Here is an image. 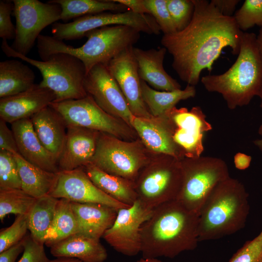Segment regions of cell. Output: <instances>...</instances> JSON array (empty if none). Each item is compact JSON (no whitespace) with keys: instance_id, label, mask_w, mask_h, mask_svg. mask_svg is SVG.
<instances>
[{"instance_id":"6da1fadb","label":"cell","mask_w":262,"mask_h":262,"mask_svg":"<svg viewBox=\"0 0 262 262\" xmlns=\"http://www.w3.org/2000/svg\"><path fill=\"white\" fill-rule=\"evenodd\" d=\"M195 10L183 30L164 34L161 44L172 56V66L180 78L194 86L203 70L211 72L222 49L229 47L238 54L244 32L233 16L223 15L206 0H193Z\"/></svg>"},{"instance_id":"7a4b0ae2","label":"cell","mask_w":262,"mask_h":262,"mask_svg":"<svg viewBox=\"0 0 262 262\" xmlns=\"http://www.w3.org/2000/svg\"><path fill=\"white\" fill-rule=\"evenodd\" d=\"M198 220V214L177 199L154 208L141 228L142 258H173L195 249L199 242Z\"/></svg>"},{"instance_id":"3957f363","label":"cell","mask_w":262,"mask_h":262,"mask_svg":"<svg viewBox=\"0 0 262 262\" xmlns=\"http://www.w3.org/2000/svg\"><path fill=\"white\" fill-rule=\"evenodd\" d=\"M245 185L230 176L218 183L198 213V241L214 240L243 229L249 213Z\"/></svg>"},{"instance_id":"277c9868","label":"cell","mask_w":262,"mask_h":262,"mask_svg":"<svg viewBox=\"0 0 262 262\" xmlns=\"http://www.w3.org/2000/svg\"><path fill=\"white\" fill-rule=\"evenodd\" d=\"M256 36L244 32L240 51L231 67L221 74L201 78L205 89L221 94L230 110L248 105L262 85V58Z\"/></svg>"},{"instance_id":"5b68a950","label":"cell","mask_w":262,"mask_h":262,"mask_svg":"<svg viewBox=\"0 0 262 262\" xmlns=\"http://www.w3.org/2000/svg\"><path fill=\"white\" fill-rule=\"evenodd\" d=\"M140 32L127 25H116L98 28L87 32L82 46L74 48L52 36L40 34L37 40L38 52L42 60L55 53L72 55L83 64L86 74L94 66L109 62L125 49L135 44Z\"/></svg>"},{"instance_id":"8992f818","label":"cell","mask_w":262,"mask_h":262,"mask_svg":"<svg viewBox=\"0 0 262 262\" xmlns=\"http://www.w3.org/2000/svg\"><path fill=\"white\" fill-rule=\"evenodd\" d=\"M1 49L9 57L16 58L36 67L42 76L39 83L55 95L54 102L79 99L87 95L83 86L86 72L83 64L76 57L58 53L45 60H37L20 54L2 40Z\"/></svg>"},{"instance_id":"52a82bcc","label":"cell","mask_w":262,"mask_h":262,"mask_svg":"<svg viewBox=\"0 0 262 262\" xmlns=\"http://www.w3.org/2000/svg\"><path fill=\"white\" fill-rule=\"evenodd\" d=\"M151 153L140 139L126 141L100 132L91 164L108 174L134 182L152 158Z\"/></svg>"},{"instance_id":"ba28073f","label":"cell","mask_w":262,"mask_h":262,"mask_svg":"<svg viewBox=\"0 0 262 262\" xmlns=\"http://www.w3.org/2000/svg\"><path fill=\"white\" fill-rule=\"evenodd\" d=\"M182 179L180 160L164 154L153 156L134 182L138 199L151 209L176 200Z\"/></svg>"},{"instance_id":"9c48e42d","label":"cell","mask_w":262,"mask_h":262,"mask_svg":"<svg viewBox=\"0 0 262 262\" xmlns=\"http://www.w3.org/2000/svg\"><path fill=\"white\" fill-rule=\"evenodd\" d=\"M180 164L182 184L177 200L198 214L213 188L230 177L228 166L223 159L212 156L184 157Z\"/></svg>"},{"instance_id":"30bf717a","label":"cell","mask_w":262,"mask_h":262,"mask_svg":"<svg viewBox=\"0 0 262 262\" xmlns=\"http://www.w3.org/2000/svg\"><path fill=\"white\" fill-rule=\"evenodd\" d=\"M49 105L61 115L67 126L93 130L129 141L135 140L137 135L124 121L102 110L88 94L79 99L53 102Z\"/></svg>"},{"instance_id":"8fae6325","label":"cell","mask_w":262,"mask_h":262,"mask_svg":"<svg viewBox=\"0 0 262 262\" xmlns=\"http://www.w3.org/2000/svg\"><path fill=\"white\" fill-rule=\"evenodd\" d=\"M16 33L11 47L24 56L30 52L46 27L60 20L61 6L49 0H13Z\"/></svg>"},{"instance_id":"7c38bea8","label":"cell","mask_w":262,"mask_h":262,"mask_svg":"<svg viewBox=\"0 0 262 262\" xmlns=\"http://www.w3.org/2000/svg\"><path fill=\"white\" fill-rule=\"evenodd\" d=\"M124 25L140 32L158 34L160 29L150 15H141L128 10L122 12H102L83 16L67 23L57 22L52 25V36L57 39L74 40L85 37L86 33L105 26Z\"/></svg>"},{"instance_id":"4fadbf2b","label":"cell","mask_w":262,"mask_h":262,"mask_svg":"<svg viewBox=\"0 0 262 262\" xmlns=\"http://www.w3.org/2000/svg\"><path fill=\"white\" fill-rule=\"evenodd\" d=\"M152 211L138 199L130 207L118 210L113 225L102 237L118 252L136 255L141 252V228Z\"/></svg>"},{"instance_id":"5bb4252c","label":"cell","mask_w":262,"mask_h":262,"mask_svg":"<svg viewBox=\"0 0 262 262\" xmlns=\"http://www.w3.org/2000/svg\"><path fill=\"white\" fill-rule=\"evenodd\" d=\"M83 86L87 94L102 110L132 128L134 115L106 65L98 64L89 70L84 78Z\"/></svg>"},{"instance_id":"9a60e30c","label":"cell","mask_w":262,"mask_h":262,"mask_svg":"<svg viewBox=\"0 0 262 262\" xmlns=\"http://www.w3.org/2000/svg\"><path fill=\"white\" fill-rule=\"evenodd\" d=\"M165 114L170 121L173 140L185 157L201 156L204 149V134L213 128L201 108L195 106L189 111L174 107Z\"/></svg>"},{"instance_id":"2e32d148","label":"cell","mask_w":262,"mask_h":262,"mask_svg":"<svg viewBox=\"0 0 262 262\" xmlns=\"http://www.w3.org/2000/svg\"><path fill=\"white\" fill-rule=\"evenodd\" d=\"M49 195L73 202L101 204L116 210L131 206L120 203L100 190L89 178L82 167L60 171Z\"/></svg>"},{"instance_id":"e0dca14e","label":"cell","mask_w":262,"mask_h":262,"mask_svg":"<svg viewBox=\"0 0 262 262\" xmlns=\"http://www.w3.org/2000/svg\"><path fill=\"white\" fill-rule=\"evenodd\" d=\"M133 47L127 48L112 59L107 66L120 88L132 114L136 117H153L142 96L141 80L133 52Z\"/></svg>"},{"instance_id":"ac0fdd59","label":"cell","mask_w":262,"mask_h":262,"mask_svg":"<svg viewBox=\"0 0 262 262\" xmlns=\"http://www.w3.org/2000/svg\"><path fill=\"white\" fill-rule=\"evenodd\" d=\"M131 127L145 146L152 153L167 155L179 160L185 157L173 140L171 123L166 114L149 118L134 116Z\"/></svg>"},{"instance_id":"d6986e66","label":"cell","mask_w":262,"mask_h":262,"mask_svg":"<svg viewBox=\"0 0 262 262\" xmlns=\"http://www.w3.org/2000/svg\"><path fill=\"white\" fill-rule=\"evenodd\" d=\"M56 100L49 89L35 84L29 90L0 99V117L6 123L31 118Z\"/></svg>"},{"instance_id":"ffe728a7","label":"cell","mask_w":262,"mask_h":262,"mask_svg":"<svg viewBox=\"0 0 262 262\" xmlns=\"http://www.w3.org/2000/svg\"><path fill=\"white\" fill-rule=\"evenodd\" d=\"M99 132L78 126H67L65 144L58 160L60 171L72 170L91 163Z\"/></svg>"},{"instance_id":"44dd1931","label":"cell","mask_w":262,"mask_h":262,"mask_svg":"<svg viewBox=\"0 0 262 262\" xmlns=\"http://www.w3.org/2000/svg\"><path fill=\"white\" fill-rule=\"evenodd\" d=\"M18 153L27 161L49 172L60 171L58 160L43 146L38 138L31 118L11 124Z\"/></svg>"},{"instance_id":"7402d4cb","label":"cell","mask_w":262,"mask_h":262,"mask_svg":"<svg viewBox=\"0 0 262 262\" xmlns=\"http://www.w3.org/2000/svg\"><path fill=\"white\" fill-rule=\"evenodd\" d=\"M140 80L156 90L172 91L181 89L180 83L164 69L163 62L167 52L164 47L144 50L133 47Z\"/></svg>"},{"instance_id":"603a6c76","label":"cell","mask_w":262,"mask_h":262,"mask_svg":"<svg viewBox=\"0 0 262 262\" xmlns=\"http://www.w3.org/2000/svg\"><path fill=\"white\" fill-rule=\"evenodd\" d=\"M78 233L99 240L113 224L118 210L98 203L71 202Z\"/></svg>"},{"instance_id":"cb8c5ba5","label":"cell","mask_w":262,"mask_h":262,"mask_svg":"<svg viewBox=\"0 0 262 262\" xmlns=\"http://www.w3.org/2000/svg\"><path fill=\"white\" fill-rule=\"evenodd\" d=\"M31 119L41 143L58 161L66 135L67 125L63 117L49 105Z\"/></svg>"},{"instance_id":"d4e9b609","label":"cell","mask_w":262,"mask_h":262,"mask_svg":"<svg viewBox=\"0 0 262 262\" xmlns=\"http://www.w3.org/2000/svg\"><path fill=\"white\" fill-rule=\"evenodd\" d=\"M50 253L54 257L73 258L84 262H103L107 253L100 241L75 233L54 245Z\"/></svg>"},{"instance_id":"484cf974","label":"cell","mask_w":262,"mask_h":262,"mask_svg":"<svg viewBox=\"0 0 262 262\" xmlns=\"http://www.w3.org/2000/svg\"><path fill=\"white\" fill-rule=\"evenodd\" d=\"M82 168L93 183L113 198L129 206L138 199L134 182L108 174L91 163Z\"/></svg>"},{"instance_id":"4316f807","label":"cell","mask_w":262,"mask_h":262,"mask_svg":"<svg viewBox=\"0 0 262 262\" xmlns=\"http://www.w3.org/2000/svg\"><path fill=\"white\" fill-rule=\"evenodd\" d=\"M21 182V189L37 198L49 195L54 187L58 173L45 170L25 160L19 153H14Z\"/></svg>"},{"instance_id":"83f0119b","label":"cell","mask_w":262,"mask_h":262,"mask_svg":"<svg viewBox=\"0 0 262 262\" xmlns=\"http://www.w3.org/2000/svg\"><path fill=\"white\" fill-rule=\"evenodd\" d=\"M35 74L27 65L18 60L0 62V98L22 93L34 86Z\"/></svg>"},{"instance_id":"f1b7e54d","label":"cell","mask_w":262,"mask_h":262,"mask_svg":"<svg viewBox=\"0 0 262 262\" xmlns=\"http://www.w3.org/2000/svg\"><path fill=\"white\" fill-rule=\"evenodd\" d=\"M140 82L143 99L154 117L164 115L180 101L193 98L196 94L195 86L188 84L182 90L159 91L150 87L143 80Z\"/></svg>"},{"instance_id":"f546056e","label":"cell","mask_w":262,"mask_h":262,"mask_svg":"<svg viewBox=\"0 0 262 262\" xmlns=\"http://www.w3.org/2000/svg\"><path fill=\"white\" fill-rule=\"evenodd\" d=\"M58 200L49 195L37 198L28 213V230L32 236L41 243L44 244Z\"/></svg>"},{"instance_id":"4dcf8cb0","label":"cell","mask_w":262,"mask_h":262,"mask_svg":"<svg viewBox=\"0 0 262 262\" xmlns=\"http://www.w3.org/2000/svg\"><path fill=\"white\" fill-rule=\"evenodd\" d=\"M62 9L60 20L64 21L107 11L125 12L128 8L113 0H51Z\"/></svg>"},{"instance_id":"1f68e13d","label":"cell","mask_w":262,"mask_h":262,"mask_svg":"<svg viewBox=\"0 0 262 262\" xmlns=\"http://www.w3.org/2000/svg\"><path fill=\"white\" fill-rule=\"evenodd\" d=\"M78 233V225L71 201L59 199L54 217L46 237L44 245L50 247Z\"/></svg>"},{"instance_id":"d6a6232c","label":"cell","mask_w":262,"mask_h":262,"mask_svg":"<svg viewBox=\"0 0 262 262\" xmlns=\"http://www.w3.org/2000/svg\"><path fill=\"white\" fill-rule=\"evenodd\" d=\"M36 198L21 189L0 190V219L10 214H28Z\"/></svg>"},{"instance_id":"836d02e7","label":"cell","mask_w":262,"mask_h":262,"mask_svg":"<svg viewBox=\"0 0 262 262\" xmlns=\"http://www.w3.org/2000/svg\"><path fill=\"white\" fill-rule=\"evenodd\" d=\"M21 189V182L13 153L0 150V190Z\"/></svg>"},{"instance_id":"e575fe53","label":"cell","mask_w":262,"mask_h":262,"mask_svg":"<svg viewBox=\"0 0 262 262\" xmlns=\"http://www.w3.org/2000/svg\"><path fill=\"white\" fill-rule=\"evenodd\" d=\"M233 16L242 32L255 25L262 27V0H246Z\"/></svg>"},{"instance_id":"d590c367","label":"cell","mask_w":262,"mask_h":262,"mask_svg":"<svg viewBox=\"0 0 262 262\" xmlns=\"http://www.w3.org/2000/svg\"><path fill=\"white\" fill-rule=\"evenodd\" d=\"M28 230V214L17 215L14 222L0 231V253L21 241Z\"/></svg>"},{"instance_id":"8d00e7d4","label":"cell","mask_w":262,"mask_h":262,"mask_svg":"<svg viewBox=\"0 0 262 262\" xmlns=\"http://www.w3.org/2000/svg\"><path fill=\"white\" fill-rule=\"evenodd\" d=\"M167 6L177 31L190 23L194 12L193 0H166Z\"/></svg>"},{"instance_id":"74e56055","label":"cell","mask_w":262,"mask_h":262,"mask_svg":"<svg viewBox=\"0 0 262 262\" xmlns=\"http://www.w3.org/2000/svg\"><path fill=\"white\" fill-rule=\"evenodd\" d=\"M145 5L164 34L177 32L168 10L166 0H144Z\"/></svg>"},{"instance_id":"f35d334b","label":"cell","mask_w":262,"mask_h":262,"mask_svg":"<svg viewBox=\"0 0 262 262\" xmlns=\"http://www.w3.org/2000/svg\"><path fill=\"white\" fill-rule=\"evenodd\" d=\"M228 262H262V229L254 239L247 241Z\"/></svg>"},{"instance_id":"ab89813d","label":"cell","mask_w":262,"mask_h":262,"mask_svg":"<svg viewBox=\"0 0 262 262\" xmlns=\"http://www.w3.org/2000/svg\"><path fill=\"white\" fill-rule=\"evenodd\" d=\"M14 3L12 0H0V37L2 40L14 39L16 29L11 20Z\"/></svg>"},{"instance_id":"60d3db41","label":"cell","mask_w":262,"mask_h":262,"mask_svg":"<svg viewBox=\"0 0 262 262\" xmlns=\"http://www.w3.org/2000/svg\"><path fill=\"white\" fill-rule=\"evenodd\" d=\"M44 244L36 241L30 234L25 237V247L21 258L17 262H49Z\"/></svg>"},{"instance_id":"b9f144b4","label":"cell","mask_w":262,"mask_h":262,"mask_svg":"<svg viewBox=\"0 0 262 262\" xmlns=\"http://www.w3.org/2000/svg\"><path fill=\"white\" fill-rule=\"evenodd\" d=\"M0 150H4L13 153H18L16 140L12 130L7 123L0 119Z\"/></svg>"},{"instance_id":"7bdbcfd3","label":"cell","mask_w":262,"mask_h":262,"mask_svg":"<svg viewBox=\"0 0 262 262\" xmlns=\"http://www.w3.org/2000/svg\"><path fill=\"white\" fill-rule=\"evenodd\" d=\"M25 237L19 242L0 253V262H15L19 255L23 252Z\"/></svg>"},{"instance_id":"ee69618b","label":"cell","mask_w":262,"mask_h":262,"mask_svg":"<svg viewBox=\"0 0 262 262\" xmlns=\"http://www.w3.org/2000/svg\"><path fill=\"white\" fill-rule=\"evenodd\" d=\"M211 2L224 16H232L239 0H212Z\"/></svg>"},{"instance_id":"f6af8a7d","label":"cell","mask_w":262,"mask_h":262,"mask_svg":"<svg viewBox=\"0 0 262 262\" xmlns=\"http://www.w3.org/2000/svg\"><path fill=\"white\" fill-rule=\"evenodd\" d=\"M115 2L124 5L129 10L141 15L148 14L144 0H113Z\"/></svg>"},{"instance_id":"bcb514c9","label":"cell","mask_w":262,"mask_h":262,"mask_svg":"<svg viewBox=\"0 0 262 262\" xmlns=\"http://www.w3.org/2000/svg\"><path fill=\"white\" fill-rule=\"evenodd\" d=\"M252 157L242 152H237L234 156V164L235 167L239 170H245L250 164Z\"/></svg>"},{"instance_id":"7dc6e473","label":"cell","mask_w":262,"mask_h":262,"mask_svg":"<svg viewBox=\"0 0 262 262\" xmlns=\"http://www.w3.org/2000/svg\"><path fill=\"white\" fill-rule=\"evenodd\" d=\"M49 262H84L79 259L73 258L58 257L49 261Z\"/></svg>"},{"instance_id":"c3c4849f","label":"cell","mask_w":262,"mask_h":262,"mask_svg":"<svg viewBox=\"0 0 262 262\" xmlns=\"http://www.w3.org/2000/svg\"><path fill=\"white\" fill-rule=\"evenodd\" d=\"M256 42L258 49L262 58V27L260 28L258 34L256 36Z\"/></svg>"},{"instance_id":"681fc988","label":"cell","mask_w":262,"mask_h":262,"mask_svg":"<svg viewBox=\"0 0 262 262\" xmlns=\"http://www.w3.org/2000/svg\"><path fill=\"white\" fill-rule=\"evenodd\" d=\"M257 96H258L261 99L260 107L262 109V85ZM258 133L261 138H262V121L258 129Z\"/></svg>"},{"instance_id":"f907efd6","label":"cell","mask_w":262,"mask_h":262,"mask_svg":"<svg viewBox=\"0 0 262 262\" xmlns=\"http://www.w3.org/2000/svg\"><path fill=\"white\" fill-rule=\"evenodd\" d=\"M136 262H163L157 258H142Z\"/></svg>"},{"instance_id":"816d5d0a","label":"cell","mask_w":262,"mask_h":262,"mask_svg":"<svg viewBox=\"0 0 262 262\" xmlns=\"http://www.w3.org/2000/svg\"><path fill=\"white\" fill-rule=\"evenodd\" d=\"M253 143L262 153V138H260L255 140L254 141Z\"/></svg>"},{"instance_id":"f5cc1de1","label":"cell","mask_w":262,"mask_h":262,"mask_svg":"<svg viewBox=\"0 0 262 262\" xmlns=\"http://www.w3.org/2000/svg\"></svg>"}]
</instances>
